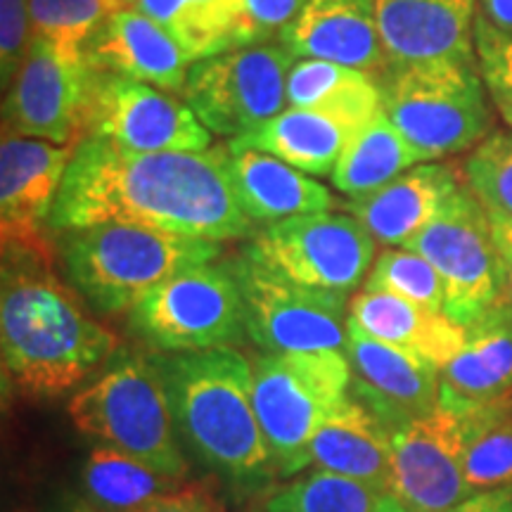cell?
I'll use <instances>...</instances> for the list:
<instances>
[{
	"mask_svg": "<svg viewBox=\"0 0 512 512\" xmlns=\"http://www.w3.org/2000/svg\"><path fill=\"white\" fill-rule=\"evenodd\" d=\"M98 223L211 242L254 233V223L235 200L226 145L202 152H128L83 138L57 195L50 228L62 233Z\"/></svg>",
	"mask_w": 512,
	"mask_h": 512,
	"instance_id": "cell-1",
	"label": "cell"
},
{
	"mask_svg": "<svg viewBox=\"0 0 512 512\" xmlns=\"http://www.w3.org/2000/svg\"><path fill=\"white\" fill-rule=\"evenodd\" d=\"M0 351L5 382L27 399L74 392L119 351L117 335L60 280L48 238L3 245Z\"/></svg>",
	"mask_w": 512,
	"mask_h": 512,
	"instance_id": "cell-2",
	"label": "cell"
},
{
	"mask_svg": "<svg viewBox=\"0 0 512 512\" xmlns=\"http://www.w3.org/2000/svg\"><path fill=\"white\" fill-rule=\"evenodd\" d=\"M183 446L233 494H259L275 470L254 408L252 363L235 347L152 354Z\"/></svg>",
	"mask_w": 512,
	"mask_h": 512,
	"instance_id": "cell-3",
	"label": "cell"
},
{
	"mask_svg": "<svg viewBox=\"0 0 512 512\" xmlns=\"http://www.w3.org/2000/svg\"><path fill=\"white\" fill-rule=\"evenodd\" d=\"M57 252L64 280L83 302L102 316H121L171 275L219 259L221 242L98 223L62 230Z\"/></svg>",
	"mask_w": 512,
	"mask_h": 512,
	"instance_id": "cell-4",
	"label": "cell"
},
{
	"mask_svg": "<svg viewBox=\"0 0 512 512\" xmlns=\"http://www.w3.org/2000/svg\"><path fill=\"white\" fill-rule=\"evenodd\" d=\"M380 88L384 114L420 162L475 150L491 136L494 114L477 57L389 64Z\"/></svg>",
	"mask_w": 512,
	"mask_h": 512,
	"instance_id": "cell-5",
	"label": "cell"
},
{
	"mask_svg": "<svg viewBox=\"0 0 512 512\" xmlns=\"http://www.w3.org/2000/svg\"><path fill=\"white\" fill-rule=\"evenodd\" d=\"M88 439L119 448L171 477L188 479L169 394L152 356L117 351L67 406Z\"/></svg>",
	"mask_w": 512,
	"mask_h": 512,
	"instance_id": "cell-6",
	"label": "cell"
},
{
	"mask_svg": "<svg viewBox=\"0 0 512 512\" xmlns=\"http://www.w3.org/2000/svg\"><path fill=\"white\" fill-rule=\"evenodd\" d=\"M254 408L280 477L302 472L311 439L351 392L344 351L268 354L254 358Z\"/></svg>",
	"mask_w": 512,
	"mask_h": 512,
	"instance_id": "cell-7",
	"label": "cell"
},
{
	"mask_svg": "<svg viewBox=\"0 0 512 512\" xmlns=\"http://www.w3.org/2000/svg\"><path fill=\"white\" fill-rule=\"evenodd\" d=\"M128 325L159 354L235 347L247 337L245 299L226 264H197L147 292Z\"/></svg>",
	"mask_w": 512,
	"mask_h": 512,
	"instance_id": "cell-8",
	"label": "cell"
},
{
	"mask_svg": "<svg viewBox=\"0 0 512 512\" xmlns=\"http://www.w3.org/2000/svg\"><path fill=\"white\" fill-rule=\"evenodd\" d=\"M245 299L247 337L268 354L344 351L349 328L347 294L292 283L249 256L228 259Z\"/></svg>",
	"mask_w": 512,
	"mask_h": 512,
	"instance_id": "cell-9",
	"label": "cell"
},
{
	"mask_svg": "<svg viewBox=\"0 0 512 512\" xmlns=\"http://www.w3.org/2000/svg\"><path fill=\"white\" fill-rule=\"evenodd\" d=\"M297 60L283 43L207 57L190 67L183 100L211 136L235 140L290 107L287 76Z\"/></svg>",
	"mask_w": 512,
	"mask_h": 512,
	"instance_id": "cell-10",
	"label": "cell"
},
{
	"mask_svg": "<svg viewBox=\"0 0 512 512\" xmlns=\"http://www.w3.org/2000/svg\"><path fill=\"white\" fill-rule=\"evenodd\" d=\"M375 245L356 216L318 211L261 226L242 249L292 283L349 297L366 283Z\"/></svg>",
	"mask_w": 512,
	"mask_h": 512,
	"instance_id": "cell-11",
	"label": "cell"
},
{
	"mask_svg": "<svg viewBox=\"0 0 512 512\" xmlns=\"http://www.w3.org/2000/svg\"><path fill=\"white\" fill-rule=\"evenodd\" d=\"M406 249L422 254L437 268L446 290L444 313L458 325L475 323L505 299L503 264L491 214L470 185H460Z\"/></svg>",
	"mask_w": 512,
	"mask_h": 512,
	"instance_id": "cell-12",
	"label": "cell"
},
{
	"mask_svg": "<svg viewBox=\"0 0 512 512\" xmlns=\"http://www.w3.org/2000/svg\"><path fill=\"white\" fill-rule=\"evenodd\" d=\"M95 69L86 55L34 38L15 79L5 88L3 128L57 145L86 138Z\"/></svg>",
	"mask_w": 512,
	"mask_h": 512,
	"instance_id": "cell-13",
	"label": "cell"
},
{
	"mask_svg": "<svg viewBox=\"0 0 512 512\" xmlns=\"http://www.w3.org/2000/svg\"><path fill=\"white\" fill-rule=\"evenodd\" d=\"M86 138L128 152H202L211 133L176 93L95 69Z\"/></svg>",
	"mask_w": 512,
	"mask_h": 512,
	"instance_id": "cell-14",
	"label": "cell"
},
{
	"mask_svg": "<svg viewBox=\"0 0 512 512\" xmlns=\"http://www.w3.org/2000/svg\"><path fill=\"white\" fill-rule=\"evenodd\" d=\"M463 415L439 406L392 437V494L408 512H448L470 496Z\"/></svg>",
	"mask_w": 512,
	"mask_h": 512,
	"instance_id": "cell-15",
	"label": "cell"
},
{
	"mask_svg": "<svg viewBox=\"0 0 512 512\" xmlns=\"http://www.w3.org/2000/svg\"><path fill=\"white\" fill-rule=\"evenodd\" d=\"M344 354L354 373L349 394L380 415L392 432L439 406V368L368 335L351 318Z\"/></svg>",
	"mask_w": 512,
	"mask_h": 512,
	"instance_id": "cell-16",
	"label": "cell"
},
{
	"mask_svg": "<svg viewBox=\"0 0 512 512\" xmlns=\"http://www.w3.org/2000/svg\"><path fill=\"white\" fill-rule=\"evenodd\" d=\"M76 145L5 131L0 143V221L5 242L48 238L50 216Z\"/></svg>",
	"mask_w": 512,
	"mask_h": 512,
	"instance_id": "cell-17",
	"label": "cell"
},
{
	"mask_svg": "<svg viewBox=\"0 0 512 512\" xmlns=\"http://www.w3.org/2000/svg\"><path fill=\"white\" fill-rule=\"evenodd\" d=\"M280 43L299 60H328L380 76L389 69L375 0H309L280 31Z\"/></svg>",
	"mask_w": 512,
	"mask_h": 512,
	"instance_id": "cell-18",
	"label": "cell"
},
{
	"mask_svg": "<svg viewBox=\"0 0 512 512\" xmlns=\"http://www.w3.org/2000/svg\"><path fill=\"white\" fill-rule=\"evenodd\" d=\"M83 55L98 72L150 83L169 93H183L195 64L169 31L136 5H124L107 17L86 43Z\"/></svg>",
	"mask_w": 512,
	"mask_h": 512,
	"instance_id": "cell-19",
	"label": "cell"
},
{
	"mask_svg": "<svg viewBox=\"0 0 512 512\" xmlns=\"http://www.w3.org/2000/svg\"><path fill=\"white\" fill-rule=\"evenodd\" d=\"M389 64L475 57L477 0H375Z\"/></svg>",
	"mask_w": 512,
	"mask_h": 512,
	"instance_id": "cell-20",
	"label": "cell"
},
{
	"mask_svg": "<svg viewBox=\"0 0 512 512\" xmlns=\"http://www.w3.org/2000/svg\"><path fill=\"white\" fill-rule=\"evenodd\" d=\"M512 394V302L465 325L463 347L439 370V403L467 413Z\"/></svg>",
	"mask_w": 512,
	"mask_h": 512,
	"instance_id": "cell-21",
	"label": "cell"
},
{
	"mask_svg": "<svg viewBox=\"0 0 512 512\" xmlns=\"http://www.w3.org/2000/svg\"><path fill=\"white\" fill-rule=\"evenodd\" d=\"M460 178L448 164L422 162L403 171L361 200H351L356 216L375 242L387 247H406L434 221L444 204L460 190Z\"/></svg>",
	"mask_w": 512,
	"mask_h": 512,
	"instance_id": "cell-22",
	"label": "cell"
},
{
	"mask_svg": "<svg viewBox=\"0 0 512 512\" xmlns=\"http://www.w3.org/2000/svg\"><path fill=\"white\" fill-rule=\"evenodd\" d=\"M392 427L366 403L347 396L311 439L302 460L392 494Z\"/></svg>",
	"mask_w": 512,
	"mask_h": 512,
	"instance_id": "cell-23",
	"label": "cell"
},
{
	"mask_svg": "<svg viewBox=\"0 0 512 512\" xmlns=\"http://www.w3.org/2000/svg\"><path fill=\"white\" fill-rule=\"evenodd\" d=\"M228 174L235 200L252 223L290 219V216L330 211V190L309 174L252 147L228 145Z\"/></svg>",
	"mask_w": 512,
	"mask_h": 512,
	"instance_id": "cell-24",
	"label": "cell"
},
{
	"mask_svg": "<svg viewBox=\"0 0 512 512\" xmlns=\"http://www.w3.org/2000/svg\"><path fill=\"white\" fill-rule=\"evenodd\" d=\"M349 318L368 335L418 356L439 370L465 342V325L392 292L361 290L354 294L349 302Z\"/></svg>",
	"mask_w": 512,
	"mask_h": 512,
	"instance_id": "cell-25",
	"label": "cell"
},
{
	"mask_svg": "<svg viewBox=\"0 0 512 512\" xmlns=\"http://www.w3.org/2000/svg\"><path fill=\"white\" fill-rule=\"evenodd\" d=\"M192 62L261 43L245 0H138Z\"/></svg>",
	"mask_w": 512,
	"mask_h": 512,
	"instance_id": "cell-26",
	"label": "cell"
},
{
	"mask_svg": "<svg viewBox=\"0 0 512 512\" xmlns=\"http://www.w3.org/2000/svg\"><path fill=\"white\" fill-rule=\"evenodd\" d=\"M351 128L323 112L285 107L278 117L268 119L245 136L228 140V145L252 147L309 176H332L351 138Z\"/></svg>",
	"mask_w": 512,
	"mask_h": 512,
	"instance_id": "cell-27",
	"label": "cell"
},
{
	"mask_svg": "<svg viewBox=\"0 0 512 512\" xmlns=\"http://www.w3.org/2000/svg\"><path fill=\"white\" fill-rule=\"evenodd\" d=\"M287 105L323 112L351 131L382 112L377 76L328 60H297L287 76Z\"/></svg>",
	"mask_w": 512,
	"mask_h": 512,
	"instance_id": "cell-28",
	"label": "cell"
},
{
	"mask_svg": "<svg viewBox=\"0 0 512 512\" xmlns=\"http://www.w3.org/2000/svg\"><path fill=\"white\" fill-rule=\"evenodd\" d=\"M81 484L83 496L102 512H136L181 491L188 479L164 475L114 446L95 444L81 467Z\"/></svg>",
	"mask_w": 512,
	"mask_h": 512,
	"instance_id": "cell-29",
	"label": "cell"
},
{
	"mask_svg": "<svg viewBox=\"0 0 512 512\" xmlns=\"http://www.w3.org/2000/svg\"><path fill=\"white\" fill-rule=\"evenodd\" d=\"M415 164L422 162L382 110L351 133L330 178L342 195L361 200Z\"/></svg>",
	"mask_w": 512,
	"mask_h": 512,
	"instance_id": "cell-30",
	"label": "cell"
},
{
	"mask_svg": "<svg viewBox=\"0 0 512 512\" xmlns=\"http://www.w3.org/2000/svg\"><path fill=\"white\" fill-rule=\"evenodd\" d=\"M254 512H408L389 491L335 475L313 470L275 486L259 498Z\"/></svg>",
	"mask_w": 512,
	"mask_h": 512,
	"instance_id": "cell-31",
	"label": "cell"
},
{
	"mask_svg": "<svg viewBox=\"0 0 512 512\" xmlns=\"http://www.w3.org/2000/svg\"><path fill=\"white\" fill-rule=\"evenodd\" d=\"M465 482L470 494L512 484V394L463 413Z\"/></svg>",
	"mask_w": 512,
	"mask_h": 512,
	"instance_id": "cell-32",
	"label": "cell"
},
{
	"mask_svg": "<svg viewBox=\"0 0 512 512\" xmlns=\"http://www.w3.org/2000/svg\"><path fill=\"white\" fill-rule=\"evenodd\" d=\"M363 290L392 292L422 309L444 313L446 290L439 271L425 256L406 247L384 249L370 268Z\"/></svg>",
	"mask_w": 512,
	"mask_h": 512,
	"instance_id": "cell-33",
	"label": "cell"
},
{
	"mask_svg": "<svg viewBox=\"0 0 512 512\" xmlns=\"http://www.w3.org/2000/svg\"><path fill=\"white\" fill-rule=\"evenodd\" d=\"M119 8H124L121 0H29L31 31L41 41L83 53L91 36Z\"/></svg>",
	"mask_w": 512,
	"mask_h": 512,
	"instance_id": "cell-34",
	"label": "cell"
},
{
	"mask_svg": "<svg viewBox=\"0 0 512 512\" xmlns=\"http://www.w3.org/2000/svg\"><path fill=\"white\" fill-rule=\"evenodd\" d=\"M467 185L486 209L512 221V133H491L465 162Z\"/></svg>",
	"mask_w": 512,
	"mask_h": 512,
	"instance_id": "cell-35",
	"label": "cell"
},
{
	"mask_svg": "<svg viewBox=\"0 0 512 512\" xmlns=\"http://www.w3.org/2000/svg\"><path fill=\"white\" fill-rule=\"evenodd\" d=\"M475 57L491 105L512 128V36L496 31L477 17Z\"/></svg>",
	"mask_w": 512,
	"mask_h": 512,
	"instance_id": "cell-36",
	"label": "cell"
},
{
	"mask_svg": "<svg viewBox=\"0 0 512 512\" xmlns=\"http://www.w3.org/2000/svg\"><path fill=\"white\" fill-rule=\"evenodd\" d=\"M34 31H31L29 0H0V79L3 91L10 86L27 60Z\"/></svg>",
	"mask_w": 512,
	"mask_h": 512,
	"instance_id": "cell-37",
	"label": "cell"
},
{
	"mask_svg": "<svg viewBox=\"0 0 512 512\" xmlns=\"http://www.w3.org/2000/svg\"><path fill=\"white\" fill-rule=\"evenodd\" d=\"M309 0H245L249 19L259 31L261 41L283 31L306 8Z\"/></svg>",
	"mask_w": 512,
	"mask_h": 512,
	"instance_id": "cell-38",
	"label": "cell"
},
{
	"mask_svg": "<svg viewBox=\"0 0 512 512\" xmlns=\"http://www.w3.org/2000/svg\"><path fill=\"white\" fill-rule=\"evenodd\" d=\"M136 512H226L221 503L216 501L209 491H204L200 484H185L181 491L166 494L157 501L143 505Z\"/></svg>",
	"mask_w": 512,
	"mask_h": 512,
	"instance_id": "cell-39",
	"label": "cell"
},
{
	"mask_svg": "<svg viewBox=\"0 0 512 512\" xmlns=\"http://www.w3.org/2000/svg\"><path fill=\"white\" fill-rule=\"evenodd\" d=\"M448 512H512V484L470 494Z\"/></svg>",
	"mask_w": 512,
	"mask_h": 512,
	"instance_id": "cell-40",
	"label": "cell"
},
{
	"mask_svg": "<svg viewBox=\"0 0 512 512\" xmlns=\"http://www.w3.org/2000/svg\"><path fill=\"white\" fill-rule=\"evenodd\" d=\"M491 214V228H494V240L501 254L503 264V280H505V297L512 302V221L505 216L489 211Z\"/></svg>",
	"mask_w": 512,
	"mask_h": 512,
	"instance_id": "cell-41",
	"label": "cell"
},
{
	"mask_svg": "<svg viewBox=\"0 0 512 512\" xmlns=\"http://www.w3.org/2000/svg\"><path fill=\"white\" fill-rule=\"evenodd\" d=\"M477 17L512 36V0H477Z\"/></svg>",
	"mask_w": 512,
	"mask_h": 512,
	"instance_id": "cell-42",
	"label": "cell"
},
{
	"mask_svg": "<svg viewBox=\"0 0 512 512\" xmlns=\"http://www.w3.org/2000/svg\"><path fill=\"white\" fill-rule=\"evenodd\" d=\"M48 512H102L100 508L88 501L86 496H76V494H64L57 498V501L50 505Z\"/></svg>",
	"mask_w": 512,
	"mask_h": 512,
	"instance_id": "cell-43",
	"label": "cell"
},
{
	"mask_svg": "<svg viewBox=\"0 0 512 512\" xmlns=\"http://www.w3.org/2000/svg\"><path fill=\"white\" fill-rule=\"evenodd\" d=\"M121 5H138V0H121Z\"/></svg>",
	"mask_w": 512,
	"mask_h": 512,
	"instance_id": "cell-44",
	"label": "cell"
}]
</instances>
